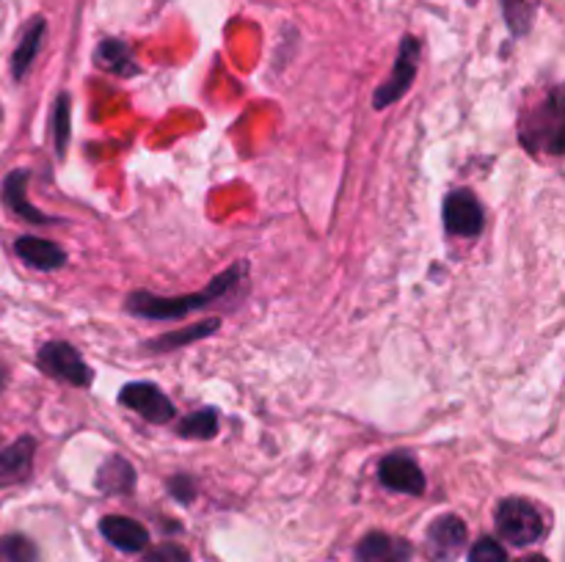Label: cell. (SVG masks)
<instances>
[{
  "label": "cell",
  "mask_w": 565,
  "mask_h": 562,
  "mask_svg": "<svg viewBox=\"0 0 565 562\" xmlns=\"http://www.w3.org/2000/svg\"><path fill=\"white\" fill-rule=\"evenodd\" d=\"M141 562H191L188 551L177 543H160L154 549L147 551Z\"/></svg>",
  "instance_id": "cell-24"
},
{
  "label": "cell",
  "mask_w": 565,
  "mask_h": 562,
  "mask_svg": "<svg viewBox=\"0 0 565 562\" xmlns=\"http://www.w3.org/2000/svg\"><path fill=\"white\" fill-rule=\"evenodd\" d=\"M218 320H204V323L193 325V328H185V331H177V334H163L158 336V339L147 342V350L152 353H160V350H177V347L188 345V342H196V339H204V336L215 334L218 331Z\"/></svg>",
  "instance_id": "cell-19"
},
{
  "label": "cell",
  "mask_w": 565,
  "mask_h": 562,
  "mask_svg": "<svg viewBox=\"0 0 565 562\" xmlns=\"http://www.w3.org/2000/svg\"><path fill=\"white\" fill-rule=\"evenodd\" d=\"M419 58H423V42L412 33H406L401 42V50H397V61H395V69H392L390 80L375 91L373 102L375 110H384L390 105H395L408 88L414 86V77H417L419 69Z\"/></svg>",
  "instance_id": "cell-5"
},
{
  "label": "cell",
  "mask_w": 565,
  "mask_h": 562,
  "mask_svg": "<svg viewBox=\"0 0 565 562\" xmlns=\"http://www.w3.org/2000/svg\"><path fill=\"white\" fill-rule=\"evenodd\" d=\"M132 485H136V468L125 457L114 455L99 466L97 488L103 494H130Z\"/></svg>",
  "instance_id": "cell-17"
},
{
  "label": "cell",
  "mask_w": 565,
  "mask_h": 562,
  "mask_svg": "<svg viewBox=\"0 0 565 562\" xmlns=\"http://www.w3.org/2000/svg\"><path fill=\"white\" fill-rule=\"evenodd\" d=\"M171 494H174L180 501H191L193 499V483L188 477H174L171 479Z\"/></svg>",
  "instance_id": "cell-25"
},
{
  "label": "cell",
  "mask_w": 565,
  "mask_h": 562,
  "mask_svg": "<svg viewBox=\"0 0 565 562\" xmlns=\"http://www.w3.org/2000/svg\"><path fill=\"white\" fill-rule=\"evenodd\" d=\"M502 17H505L508 28L516 39L527 36L535 25V17H539L541 0H500Z\"/></svg>",
  "instance_id": "cell-18"
},
{
  "label": "cell",
  "mask_w": 565,
  "mask_h": 562,
  "mask_svg": "<svg viewBox=\"0 0 565 562\" xmlns=\"http://www.w3.org/2000/svg\"><path fill=\"white\" fill-rule=\"evenodd\" d=\"M467 523L458 516H441L430 523L428 529V551L434 554V560L439 562H452L467 545Z\"/></svg>",
  "instance_id": "cell-9"
},
{
  "label": "cell",
  "mask_w": 565,
  "mask_h": 562,
  "mask_svg": "<svg viewBox=\"0 0 565 562\" xmlns=\"http://www.w3.org/2000/svg\"><path fill=\"white\" fill-rule=\"evenodd\" d=\"M33 439L22 435L14 444H0V483H22L31 474Z\"/></svg>",
  "instance_id": "cell-13"
},
{
  "label": "cell",
  "mask_w": 565,
  "mask_h": 562,
  "mask_svg": "<svg viewBox=\"0 0 565 562\" xmlns=\"http://www.w3.org/2000/svg\"><path fill=\"white\" fill-rule=\"evenodd\" d=\"M519 138L524 147L544 149L550 154L563 152V102L561 88H552L550 99L539 105L535 110L519 119Z\"/></svg>",
  "instance_id": "cell-2"
},
{
  "label": "cell",
  "mask_w": 565,
  "mask_h": 562,
  "mask_svg": "<svg viewBox=\"0 0 565 562\" xmlns=\"http://www.w3.org/2000/svg\"><path fill=\"white\" fill-rule=\"evenodd\" d=\"M36 361L44 375H50V378L55 380H64V383L70 386H77V389H86L94 380L92 367L83 361V356L70 345V342H44L36 353Z\"/></svg>",
  "instance_id": "cell-4"
},
{
  "label": "cell",
  "mask_w": 565,
  "mask_h": 562,
  "mask_svg": "<svg viewBox=\"0 0 565 562\" xmlns=\"http://www.w3.org/2000/svg\"><path fill=\"white\" fill-rule=\"evenodd\" d=\"M497 529L502 538L513 545H533L535 540L544 538V516L539 507L519 496H508L497 505L494 512Z\"/></svg>",
  "instance_id": "cell-3"
},
{
  "label": "cell",
  "mask_w": 565,
  "mask_h": 562,
  "mask_svg": "<svg viewBox=\"0 0 565 562\" xmlns=\"http://www.w3.org/2000/svg\"><path fill=\"white\" fill-rule=\"evenodd\" d=\"M519 562H550V560H546V556H541V554H530V556H522Z\"/></svg>",
  "instance_id": "cell-26"
},
{
  "label": "cell",
  "mask_w": 565,
  "mask_h": 562,
  "mask_svg": "<svg viewBox=\"0 0 565 562\" xmlns=\"http://www.w3.org/2000/svg\"><path fill=\"white\" fill-rule=\"evenodd\" d=\"M0 554L6 562H36V545L25 534H6L0 540Z\"/></svg>",
  "instance_id": "cell-22"
},
{
  "label": "cell",
  "mask_w": 565,
  "mask_h": 562,
  "mask_svg": "<svg viewBox=\"0 0 565 562\" xmlns=\"http://www.w3.org/2000/svg\"><path fill=\"white\" fill-rule=\"evenodd\" d=\"M99 532H103L105 540H110L116 549L132 551V554H136V551H143L149 543L147 529L125 516H105L103 521H99Z\"/></svg>",
  "instance_id": "cell-12"
},
{
  "label": "cell",
  "mask_w": 565,
  "mask_h": 562,
  "mask_svg": "<svg viewBox=\"0 0 565 562\" xmlns=\"http://www.w3.org/2000/svg\"><path fill=\"white\" fill-rule=\"evenodd\" d=\"M44 33H47L44 17H33V20L28 22L25 33H22L20 44H17L14 55H11V75H14V80H22V77L28 75V69H31L33 61H36L39 50H42Z\"/></svg>",
  "instance_id": "cell-16"
},
{
  "label": "cell",
  "mask_w": 565,
  "mask_h": 562,
  "mask_svg": "<svg viewBox=\"0 0 565 562\" xmlns=\"http://www.w3.org/2000/svg\"><path fill=\"white\" fill-rule=\"evenodd\" d=\"M359 562H408L412 560V545L403 538L386 532H370L356 545Z\"/></svg>",
  "instance_id": "cell-10"
},
{
  "label": "cell",
  "mask_w": 565,
  "mask_h": 562,
  "mask_svg": "<svg viewBox=\"0 0 565 562\" xmlns=\"http://www.w3.org/2000/svg\"><path fill=\"white\" fill-rule=\"evenodd\" d=\"M243 273H246V262L241 264H232L230 270H224L221 275H215L213 284L202 292H193V295H154V292L147 290H138L127 298V312L136 314V317H147V320H180L185 317L188 312L193 309H202L213 301H224L230 298L232 292L237 290L241 284Z\"/></svg>",
  "instance_id": "cell-1"
},
{
  "label": "cell",
  "mask_w": 565,
  "mask_h": 562,
  "mask_svg": "<svg viewBox=\"0 0 565 562\" xmlns=\"http://www.w3.org/2000/svg\"><path fill=\"white\" fill-rule=\"evenodd\" d=\"M25 185H28V171L25 169H17V171H11L9 176H6V182H3L6 207H9L14 215H20V218L31 220V224H55V218L44 215L42 209H36L31 202H28Z\"/></svg>",
  "instance_id": "cell-14"
},
{
  "label": "cell",
  "mask_w": 565,
  "mask_h": 562,
  "mask_svg": "<svg viewBox=\"0 0 565 562\" xmlns=\"http://www.w3.org/2000/svg\"><path fill=\"white\" fill-rule=\"evenodd\" d=\"M3 386H6V372L0 369V391H3Z\"/></svg>",
  "instance_id": "cell-27"
},
{
  "label": "cell",
  "mask_w": 565,
  "mask_h": 562,
  "mask_svg": "<svg viewBox=\"0 0 565 562\" xmlns=\"http://www.w3.org/2000/svg\"><path fill=\"white\" fill-rule=\"evenodd\" d=\"M94 61H97V66H103V69L114 72V75L119 77H136L138 72H141V66L136 64V55H132L130 44L114 36L103 39V42L97 44Z\"/></svg>",
  "instance_id": "cell-15"
},
{
  "label": "cell",
  "mask_w": 565,
  "mask_h": 562,
  "mask_svg": "<svg viewBox=\"0 0 565 562\" xmlns=\"http://www.w3.org/2000/svg\"><path fill=\"white\" fill-rule=\"evenodd\" d=\"M469 562H508V554L500 545V540L480 538L478 543L469 549Z\"/></svg>",
  "instance_id": "cell-23"
},
{
  "label": "cell",
  "mask_w": 565,
  "mask_h": 562,
  "mask_svg": "<svg viewBox=\"0 0 565 562\" xmlns=\"http://www.w3.org/2000/svg\"><path fill=\"white\" fill-rule=\"evenodd\" d=\"M121 406L132 408L136 413H141L147 422L152 424H166L174 419V402L160 391L158 383H147V380H136V383H127L119 391Z\"/></svg>",
  "instance_id": "cell-7"
},
{
  "label": "cell",
  "mask_w": 565,
  "mask_h": 562,
  "mask_svg": "<svg viewBox=\"0 0 565 562\" xmlns=\"http://www.w3.org/2000/svg\"><path fill=\"white\" fill-rule=\"evenodd\" d=\"M486 226V215L472 191L458 187L445 198V229L456 237H478Z\"/></svg>",
  "instance_id": "cell-6"
},
{
  "label": "cell",
  "mask_w": 565,
  "mask_h": 562,
  "mask_svg": "<svg viewBox=\"0 0 565 562\" xmlns=\"http://www.w3.org/2000/svg\"><path fill=\"white\" fill-rule=\"evenodd\" d=\"M177 433L182 439H213L218 433V411L215 408H202V411L191 413L177 424Z\"/></svg>",
  "instance_id": "cell-20"
},
{
  "label": "cell",
  "mask_w": 565,
  "mask_h": 562,
  "mask_svg": "<svg viewBox=\"0 0 565 562\" xmlns=\"http://www.w3.org/2000/svg\"><path fill=\"white\" fill-rule=\"evenodd\" d=\"M379 479L390 490H397V494H425V474L419 468V463L414 461V455H408V452H392V455H386L379 466Z\"/></svg>",
  "instance_id": "cell-8"
},
{
  "label": "cell",
  "mask_w": 565,
  "mask_h": 562,
  "mask_svg": "<svg viewBox=\"0 0 565 562\" xmlns=\"http://www.w3.org/2000/svg\"><path fill=\"white\" fill-rule=\"evenodd\" d=\"M14 251L33 270H58L66 262L64 248L53 240H42V237H20L14 242Z\"/></svg>",
  "instance_id": "cell-11"
},
{
  "label": "cell",
  "mask_w": 565,
  "mask_h": 562,
  "mask_svg": "<svg viewBox=\"0 0 565 562\" xmlns=\"http://www.w3.org/2000/svg\"><path fill=\"white\" fill-rule=\"evenodd\" d=\"M53 136H55V152L64 158L66 143H70V94H58L53 108Z\"/></svg>",
  "instance_id": "cell-21"
}]
</instances>
